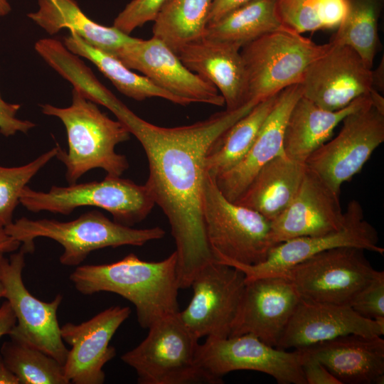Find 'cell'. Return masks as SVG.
<instances>
[{
  "label": "cell",
  "instance_id": "obj_1",
  "mask_svg": "<svg viewBox=\"0 0 384 384\" xmlns=\"http://www.w3.org/2000/svg\"><path fill=\"white\" fill-rule=\"evenodd\" d=\"M258 102L213 114L193 124L165 127L150 123L126 105L115 114L142 144L149 163L145 185L166 215L176 244L180 289L188 288L202 267L216 261L203 215L205 158L213 144Z\"/></svg>",
  "mask_w": 384,
  "mask_h": 384
},
{
  "label": "cell",
  "instance_id": "obj_2",
  "mask_svg": "<svg viewBox=\"0 0 384 384\" xmlns=\"http://www.w3.org/2000/svg\"><path fill=\"white\" fill-rule=\"evenodd\" d=\"M70 280L83 295L107 292L127 299L135 306L139 324L144 329L179 312L176 251L156 262L142 260L131 253L112 263L78 266Z\"/></svg>",
  "mask_w": 384,
  "mask_h": 384
},
{
  "label": "cell",
  "instance_id": "obj_3",
  "mask_svg": "<svg viewBox=\"0 0 384 384\" xmlns=\"http://www.w3.org/2000/svg\"><path fill=\"white\" fill-rule=\"evenodd\" d=\"M41 107L44 114L58 117L65 127L68 151L64 152L60 147L55 156L66 168L69 184L94 169H103L107 176H120L129 168L126 156L117 153L115 146L129 140L130 132L78 90L73 89L69 107L45 104Z\"/></svg>",
  "mask_w": 384,
  "mask_h": 384
},
{
  "label": "cell",
  "instance_id": "obj_4",
  "mask_svg": "<svg viewBox=\"0 0 384 384\" xmlns=\"http://www.w3.org/2000/svg\"><path fill=\"white\" fill-rule=\"evenodd\" d=\"M4 230L21 243V249L26 253L33 252L34 240L37 238L56 241L63 247L59 260L65 266L79 265L95 250L123 245L142 246L163 238L166 233L159 227L136 229L122 225L97 210L66 222L22 217Z\"/></svg>",
  "mask_w": 384,
  "mask_h": 384
},
{
  "label": "cell",
  "instance_id": "obj_5",
  "mask_svg": "<svg viewBox=\"0 0 384 384\" xmlns=\"http://www.w3.org/2000/svg\"><path fill=\"white\" fill-rule=\"evenodd\" d=\"M203 215L208 242L217 262L257 265L276 245L270 221L257 212L227 199L206 172Z\"/></svg>",
  "mask_w": 384,
  "mask_h": 384
},
{
  "label": "cell",
  "instance_id": "obj_6",
  "mask_svg": "<svg viewBox=\"0 0 384 384\" xmlns=\"http://www.w3.org/2000/svg\"><path fill=\"white\" fill-rule=\"evenodd\" d=\"M148 329L146 337L121 356L136 371L139 383H211L198 362L199 339L184 324L179 312Z\"/></svg>",
  "mask_w": 384,
  "mask_h": 384
},
{
  "label": "cell",
  "instance_id": "obj_7",
  "mask_svg": "<svg viewBox=\"0 0 384 384\" xmlns=\"http://www.w3.org/2000/svg\"><path fill=\"white\" fill-rule=\"evenodd\" d=\"M332 46L282 26L242 47L249 100L260 102L299 84L308 67Z\"/></svg>",
  "mask_w": 384,
  "mask_h": 384
},
{
  "label": "cell",
  "instance_id": "obj_8",
  "mask_svg": "<svg viewBox=\"0 0 384 384\" xmlns=\"http://www.w3.org/2000/svg\"><path fill=\"white\" fill-rule=\"evenodd\" d=\"M19 203L31 212L49 211L65 215L81 206L100 208L111 213L114 221L129 227L145 219L155 206L145 184L107 175L100 181L53 186L47 192L26 186Z\"/></svg>",
  "mask_w": 384,
  "mask_h": 384
},
{
  "label": "cell",
  "instance_id": "obj_9",
  "mask_svg": "<svg viewBox=\"0 0 384 384\" xmlns=\"http://www.w3.org/2000/svg\"><path fill=\"white\" fill-rule=\"evenodd\" d=\"M364 251L355 247L332 248L279 275L292 282L303 301L351 306L376 272Z\"/></svg>",
  "mask_w": 384,
  "mask_h": 384
},
{
  "label": "cell",
  "instance_id": "obj_10",
  "mask_svg": "<svg viewBox=\"0 0 384 384\" xmlns=\"http://www.w3.org/2000/svg\"><path fill=\"white\" fill-rule=\"evenodd\" d=\"M198 362L211 384L221 383L225 374L241 370L266 373L279 384H306L299 349L288 352L249 334L207 337L199 345Z\"/></svg>",
  "mask_w": 384,
  "mask_h": 384
},
{
  "label": "cell",
  "instance_id": "obj_11",
  "mask_svg": "<svg viewBox=\"0 0 384 384\" xmlns=\"http://www.w3.org/2000/svg\"><path fill=\"white\" fill-rule=\"evenodd\" d=\"M341 122L336 137L318 148L305 162L338 194L343 183L360 172L384 142V112L371 101Z\"/></svg>",
  "mask_w": 384,
  "mask_h": 384
},
{
  "label": "cell",
  "instance_id": "obj_12",
  "mask_svg": "<svg viewBox=\"0 0 384 384\" xmlns=\"http://www.w3.org/2000/svg\"><path fill=\"white\" fill-rule=\"evenodd\" d=\"M245 283L244 272L236 267L217 261L206 265L191 281L193 296L180 318L198 339L228 337Z\"/></svg>",
  "mask_w": 384,
  "mask_h": 384
},
{
  "label": "cell",
  "instance_id": "obj_13",
  "mask_svg": "<svg viewBox=\"0 0 384 384\" xmlns=\"http://www.w3.org/2000/svg\"><path fill=\"white\" fill-rule=\"evenodd\" d=\"M26 254L20 249L9 259L3 255L0 260L4 298L9 302L16 317V324L9 336L42 351L64 365L68 349L61 338L57 318L63 296L59 294L46 302L29 292L22 277Z\"/></svg>",
  "mask_w": 384,
  "mask_h": 384
},
{
  "label": "cell",
  "instance_id": "obj_14",
  "mask_svg": "<svg viewBox=\"0 0 384 384\" xmlns=\"http://www.w3.org/2000/svg\"><path fill=\"white\" fill-rule=\"evenodd\" d=\"M339 247H355L380 255L384 253V248L378 245L376 230L365 219L363 209L356 200L348 203L344 211V223L340 230L322 235L299 237L282 242L270 250L264 262L257 265H228L242 271L245 281H248L281 274L318 253Z\"/></svg>",
  "mask_w": 384,
  "mask_h": 384
},
{
  "label": "cell",
  "instance_id": "obj_15",
  "mask_svg": "<svg viewBox=\"0 0 384 384\" xmlns=\"http://www.w3.org/2000/svg\"><path fill=\"white\" fill-rule=\"evenodd\" d=\"M112 55L131 70L144 74L154 84L188 105L201 102L223 106L224 99L211 83L188 70L164 41L152 36L134 38Z\"/></svg>",
  "mask_w": 384,
  "mask_h": 384
},
{
  "label": "cell",
  "instance_id": "obj_16",
  "mask_svg": "<svg viewBox=\"0 0 384 384\" xmlns=\"http://www.w3.org/2000/svg\"><path fill=\"white\" fill-rule=\"evenodd\" d=\"M299 85L302 96L324 110L336 111L370 95L372 68L353 48L333 44L308 67Z\"/></svg>",
  "mask_w": 384,
  "mask_h": 384
},
{
  "label": "cell",
  "instance_id": "obj_17",
  "mask_svg": "<svg viewBox=\"0 0 384 384\" xmlns=\"http://www.w3.org/2000/svg\"><path fill=\"white\" fill-rule=\"evenodd\" d=\"M130 314L128 306H110L86 321L60 326L63 341L71 347L63 365L69 383L105 382L103 367L116 355V349L110 342Z\"/></svg>",
  "mask_w": 384,
  "mask_h": 384
},
{
  "label": "cell",
  "instance_id": "obj_18",
  "mask_svg": "<svg viewBox=\"0 0 384 384\" xmlns=\"http://www.w3.org/2000/svg\"><path fill=\"white\" fill-rule=\"evenodd\" d=\"M301 299L284 275L246 281L229 336L252 334L277 347Z\"/></svg>",
  "mask_w": 384,
  "mask_h": 384
},
{
  "label": "cell",
  "instance_id": "obj_19",
  "mask_svg": "<svg viewBox=\"0 0 384 384\" xmlns=\"http://www.w3.org/2000/svg\"><path fill=\"white\" fill-rule=\"evenodd\" d=\"M343 223L339 194L306 166L292 201L270 221L271 236L277 245L296 238L336 232Z\"/></svg>",
  "mask_w": 384,
  "mask_h": 384
},
{
  "label": "cell",
  "instance_id": "obj_20",
  "mask_svg": "<svg viewBox=\"0 0 384 384\" xmlns=\"http://www.w3.org/2000/svg\"><path fill=\"white\" fill-rule=\"evenodd\" d=\"M348 334L381 336L384 319L364 317L350 306L301 299L277 348L297 349Z\"/></svg>",
  "mask_w": 384,
  "mask_h": 384
},
{
  "label": "cell",
  "instance_id": "obj_21",
  "mask_svg": "<svg viewBox=\"0 0 384 384\" xmlns=\"http://www.w3.org/2000/svg\"><path fill=\"white\" fill-rule=\"evenodd\" d=\"M240 49L203 36L186 43L176 54L188 70L217 88L227 110H235L250 101Z\"/></svg>",
  "mask_w": 384,
  "mask_h": 384
},
{
  "label": "cell",
  "instance_id": "obj_22",
  "mask_svg": "<svg viewBox=\"0 0 384 384\" xmlns=\"http://www.w3.org/2000/svg\"><path fill=\"white\" fill-rule=\"evenodd\" d=\"M301 96L299 84L279 92L246 155L233 168L215 178L227 199L235 202L264 165L284 154L283 139L287 118Z\"/></svg>",
  "mask_w": 384,
  "mask_h": 384
},
{
  "label": "cell",
  "instance_id": "obj_23",
  "mask_svg": "<svg viewBox=\"0 0 384 384\" xmlns=\"http://www.w3.org/2000/svg\"><path fill=\"white\" fill-rule=\"evenodd\" d=\"M323 364L341 384H383L384 340L348 334L297 348Z\"/></svg>",
  "mask_w": 384,
  "mask_h": 384
},
{
  "label": "cell",
  "instance_id": "obj_24",
  "mask_svg": "<svg viewBox=\"0 0 384 384\" xmlns=\"http://www.w3.org/2000/svg\"><path fill=\"white\" fill-rule=\"evenodd\" d=\"M370 102V95H364L343 109L329 111L301 96L287 118L283 139L284 154L305 163L314 151L329 139L334 129L346 116Z\"/></svg>",
  "mask_w": 384,
  "mask_h": 384
},
{
  "label": "cell",
  "instance_id": "obj_25",
  "mask_svg": "<svg viewBox=\"0 0 384 384\" xmlns=\"http://www.w3.org/2000/svg\"><path fill=\"white\" fill-rule=\"evenodd\" d=\"M306 165L284 154L274 157L255 175L235 203L272 221L296 196Z\"/></svg>",
  "mask_w": 384,
  "mask_h": 384
},
{
  "label": "cell",
  "instance_id": "obj_26",
  "mask_svg": "<svg viewBox=\"0 0 384 384\" xmlns=\"http://www.w3.org/2000/svg\"><path fill=\"white\" fill-rule=\"evenodd\" d=\"M38 10L27 16L50 35L68 28L111 55L134 38L113 26H105L91 20L74 0H38Z\"/></svg>",
  "mask_w": 384,
  "mask_h": 384
},
{
  "label": "cell",
  "instance_id": "obj_27",
  "mask_svg": "<svg viewBox=\"0 0 384 384\" xmlns=\"http://www.w3.org/2000/svg\"><path fill=\"white\" fill-rule=\"evenodd\" d=\"M63 45L73 54L92 62L123 95L137 101L160 97L174 104L186 106L183 100L161 88L148 78L140 75L124 65L118 58L85 41L70 31L63 38Z\"/></svg>",
  "mask_w": 384,
  "mask_h": 384
},
{
  "label": "cell",
  "instance_id": "obj_28",
  "mask_svg": "<svg viewBox=\"0 0 384 384\" xmlns=\"http://www.w3.org/2000/svg\"><path fill=\"white\" fill-rule=\"evenodd\" d=\"M282 26L275 0H251L217 21L207 24L203 37L241 48Z\"/></svg>",
  "mask_w": 384,
  "mask_h": 384
},
{
  "label": "cell",
  "instance_id": "obj_29",
  "mask_svg": "<svg viewBox=\"0 0 384 384\" xmlns=\"http://www.w3.org/2000/svg\"><path fill=\"white\" fill-rule=\"evenodd\" d=\"M277 95L259 102L218 139L205 158V170L208 174L215 178L242 160L270 112Z\"/></svg>",
  "mask_w": 384,
  "mask_h": 384
},
{
  "label": "cell",
  "instance_id": "obj_30",
  "mask_svg": "<svg viewBox=\"0 0 384 384\" xmlns=\"http://www.w3.org/2000/svg\"><path fill=\"white\" fill-rule=\"evenodd\" d=\"M212 0H168L154 21V37L175 53L203 36Z\"/></svg>",
  "mask_w": 384,
  "mask_h": 384
},
{
  "label": "cell",
  "instance_id": "obj_31",
  "mask_svg": "<svg viewBox=\"0 0 384 384\" xmlns=\"http://www.w3.org/2000/svg\"><path fill=\"white\" fill-rule=\"evenodd\" d=\"M384 0H347L346 16L332 36L334 45L353 48L372 68L378 50V21Z\"/></svg>",
  "mask_w": 384,
  "mask_h": 384
},
{
  "label": "cell",
  "instance_id": "obj_32",
  "mask_svg": "<svg viewBox=\"0 0 384 384\" xmlns=\"http://www.w3.org/2000/svg\"><path fill=\"white\" fill-rule=\"evenodd\" d=\"M0 353L20 384L69 383L63 364L22 341L11 338L3 343Z\"/></svg>",
  "mask_w": 384,
  "mask_h": 384
},
{
  "label": "cell",
  "instance_id": "obj_33",
  "mask_svg": "<svg viewBox=\"0 0 384 384\" xmlns=\"http://www.w3.org/2000/svg\"><path fill=\"white\" fill-rule=\"evenodd\" d=\"M278 18L284 28L302 34L337 29L347 11V0H275Z\"/></svg>",
  "mask_w": 384,
  "mask_h": 384
},
{
  "label": "cell",
  "instance_id": "obj_34",
  "mask_svg": "<svg viewBox=\"0 0 384 384\" xmlns=\"http://www.w3.org/2000/svg\"><path fill=\"white\" fill-rule=\"evenodd\" d=\"M59 148L57 145L32 161L20 166H0V228H4L13 222V214L19 203L22 189L56 156Z\"/></svg>",
  "mask_w": 384,
  "mask_h": 384
},
{
  "label": "cell",
  "instance_id": "obj_35",
  "mask_svg": "<svg viewBox=\"0 0 384 384\" xmlns=\"http://www.w3.org/2000/svg\"><path fill=\"white\" fill-rule=\"evenodd\" d=\"M168 0H132L117 15L113 26L129 35L134 29L154 21Z\"/></svg>",
  "mask_w": 384,
  "mask_h": 384
},
{
  "label": "cell",
  "instance_id": "obj_36",
  "mask_svg": "<svg viewBox=\"0 0 384 384\" xmlns=\"http://www.w3.org/2000/svg\"><path fill=\"white\" fill-rule=\"evenodd\" d=\"M351 306L360 315L384 319V272L376 270L369 283L356 295Z\"/></svg>",
  "mask_w": 384,
  "mask_h": 384
},
{
  "label": "cell",
  "instance_id": "obj_37",
  "mask_svg": "<svg viewBox=\"0 0 384 384\" xmlns=\"http://www.w3.org/2000/svg\"><path fill=\"white\" fill-rule=\"evenodd\" d=\"M21 108L18 104L6 102L0 94V133L8 137L17 132L27 133L36 126V124L18 119L17 112Z\"/></svg>",
  "mask_w": 384,
  "mask_h": 384
},
{
  "label": "cell",
  "instance_id": "obj_38",
  "mask_svg": "<svg viewBox=\"0 0 384 384\" xmlns=\"http://www.w3.org/2000/svg\"><path fill=\"white\" fill-rule=\"evenodd\" d=\"M299 350L302 353V366L306 384H341L323 364Z\"/></svg>",
  "mask_w": 384,
  "mask_h": 384
},
{
  "label": "cell",
  "instance_id": "obj_39",
  "mask_svg": "<svg viewBox=\"0 0 384 384\" xmlns=\"http://www.w3.org/2000/svg\"><path fill=\"white\" fill-rule=\"evenodd\" d=\"M251 0H212L207 24L214 23L223 16Z\"/></svg>",
  "mask_w": 384,
  "mask_h": 384
},
{
  "label": "cell",
  "instance_id": "obj_40",
  "mask_svg": "<svg viewBox=\"0 0 384 384\" xmlns=\"http://www.w3.org/2000/svg\"><path fill=\"white\" fill-rule=\"evenodd\" d=\"M16 324V317L6 300L0 306V338L4 335H9Z\"/></svg>",
  "mask_w": 384,
  "mask_h": 384
},
{
  "label": "cell",
  "instance_id": "obj_41",
  "mask_svg": "<svg viewBox=\"0 0 384 384\" xmlns=\"http://www.w3.org/2000/svg\"><path fill=\"white\" fill-rule=\"evenodd\" d=\"M21 247V243L9 235L4 228H0V252L4 253L16 250Z\"/></svg>",
  "mask_w": 384,
  "mask_h": 384
},
{
  "label": "cell",
  "instance_id": "obj_42",
  "mask_svg": "<svg viewBox=\"0 0 384 384\" xmlns=\"http://www.w3.org/2000/svg\"><path fill=\"white\" fill-rule=\"evenodd\" d=\"M373 87L380 92L384 90V59L383 57L377 68L372 70Z\"/></svg>",
  "mask_w": 384,
  "mask_h": 384
},
{
  "label": "cell",
  "instance_id": "obj_43",
  "mask_svg": "<svg viewBox=\"0 0 384 384\" xmlns=\"http://www.w3.org/2000/svg\"><path fill=\"white\" fill-rule=\"evenodd\" d=\"M0 384H20L17 377L9 369L0 353Z\"/></svg>",
  "mask_w": 384,
  "mask_h": 384
},
{
  "label": "cell",
  "instance_id": "obj_44",
  "mask_svg": "<svg viewBox=\"0 0 384 384\" xmlns=\"http://www.w3.org/2000/svg\"><path fill=\"white\" fill-rule=\"evenodd\" d=\"M11 6L9 0H0V16H6L10 13Z\"/></svg>",
  "mask_w": 384,
  "mask_h": 384
},
{
  "label": "cell",
  "instance_id": "obj_45",
  "mask_svg": "<svg viewBox=\"0 0 384 384\" xmlns=\"http://www.w3.org/2000/svg\"><path fill=\"white\" fill-rule=\"evenodd\" d=\"M3 255H4V252H0V260ZM4 294H5L4 288L0 280V299L2 297L4 298Z\"/></svg>",
  "mask_w": 384,
  "mask_h": 384
}]
</instances>
